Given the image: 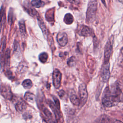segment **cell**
<instances>
[{"mask_svg":"<svg viewBox=\"0 0 123 123\" xmlns=\"http://www.w3.org/2000/svg\"><path fill=\"white\" fill-rule=\"evenodd\" d=\"M53 99H54V101L55 102V106L57 107L58 109H59L60 110V102L58 100V99L56 98V97H53Z\"/></svg>","mask_w":123,"mask_h":123,"instance_id":"30","label":"cell"},{"mask_svg":"<svg viewBox=\"0 0 123 123\" xmlns=\"http://www.w3.org/2000/svg\"><path fill=\"white\" fill-rule=\"evenodd\" d=\"M102 1L103 2V3L105 5V0H102Z\"/></svg>","mask_w":123,"mask_h":123,"instance_id":"34","label":"cell"},{"mask_svg":"<svg viewBox=\"0 0 123 123\" xmlns=\"http://www.w3.org/2000/svg\"><path fill=\"white\" fill-rule=\"evenodd\" d=\"M49 106L53 111V113H54L55 118L57 121H60L62 119V114L60 111V110L57 108V107L55 106V104L52 102L51 101L49 100Z\"/></svg>","mask_w":123,"mask_h":123,"instance_id":"10","label":"cell"},{"mask_svg":"<svg viewBox=\"0 0 123 123\" xmlns=\"http://www.w3.org/2000/svg\"><path fill=\"white\" fill-rule=\"evenodd\" d=\"M112 49V42L111 40H108L105 46L104 54V62H109L110 57L111 56Z\"/></svg>","mask_w":123,"mask_h":123,"instance_id":"8","label":"cell"},{"mask_svg":"<svg viewBox=\"0 0 123 123\" xmlns=\"http://www.w3.org/2000/svg\"><path fill=\"white\" fill-rule=\"evenodd\" d=\"M122 53H123V49H122Z\"/></svg>","mask_w":123,"mask_h":123,"instance_id":"35","label":"cell"},{"mask_svg":"<svg viewBox=\"0 0 123 123\" xmlns=\"http://www.w3.org/2000/svg\"><path fill=\"white\" fill-rule=\"evenodd\" d=\"M45 116V117L46 118V120L49 122V123H56V119L54 120L52 113L46 107H44L42 110Z\"/></svg>","mask_w":123,"mask_h":123,"instance_id":"12","label":"cell"},{"mask_svg":"<svg viewBox=\"0 0 123 123\" xmlns=\"http://www.w3.org/2000/svg\"><path fill=\"white\" fill-rule=\"evenodd\" d=\"M38 58L40 62L44 63L48 60V55L46 52H42L39 54Z\"/></svg>","mask_w":123,"mask_h":123,"instance_id":"25","label":"cell"},{"mask_svg":"<svg viewBox=\"0 0 123 123\" xmlns=\"http://www.w3.org/2000/svg\"><path fill=\"white\" fill-rule=\"evenodd\" d=\"M14 20V12L12 11V9H10L9 10V12L8 13V23L10 25H11Z\"/></svg>","mask_w":123,"mask_h":123,"instance_id":"24","label":"cell"},{"mask_svg":"<svg viewBox=\"0 0 123 123\" xmlns=\"http://www.w3.org/2000/svg\"><path fill=\"white\" fill-rule=\"evenodd\" d=\"M78 93L80 100V105L83 106L86 104L88 98V93L85 84L82 83L80 85L78 88Z\"/></svg>","mask_w":123,"mask_h":123,"instance_id":"4","label":"cell"},{"mask_svg":"<svg viewBox=\"0 0 123 123\" xmlns=\"http://www.w3.org/2000/svg\"><path fill=\"white\" fill-rule=\"evenodd\" d=\"M111 119L110 117L106 115L101 116L98 121V123H110Z\"/></svg>","mask_w":123,"mask_h":123,"instance_id":"23","label":"cell"},{"mask_svg":"<svg viewBox=\"0 0 123 123\" xmlns=\"http://www.w3.org/2000/svg\"><path fill=\"white\" fill-rule=\"evenodd\" d=\"M102 102L103 105L106 107H111L116 105L111 96L110 89L108 86H107L105 88L103 92L102 97Z\"/></svg>","mask_w":123,"mask_h":123,"instance_id":"2","label":"cell"},{"mask_svg":"<svg viewBox=\"0 0 123 123\" xmlns=\"http://www.w3.org/2000/svg\"><path fill=\"white\" fill-rule=\"evenodd\" d=\"M58 94H59V96L60 97V98H62L63 97H64V96L66 95L65 92H64L63 90H60V91L59 92Z\"/></svg>","mask_w":123,"mask_h":123,"instance_id":"31","label":"cell"},{"mask_svg":"<svg viewBox=\"0 0 123 123\" xmlns=\"http://www.w3.org/2000/svg\"><path fill=\"white\" fill-rule=\"evenodd\" d=\"M31 4L33 6L39 8L42 7L44 5V3L41 0H33L31 1Z\"/></svg>","mask_w":123,"mask_h":123,"instance_id":"22","label":"cell"},{"mask_svg":"<svg viewBox=\"0 0 123 123\" xmlns=\"http://www.w3.org/2000/svg\"><path fill=\"white\" fill-rule=\"evenodd\" d=\"M63 21L66 24L70 25L74 22V17L71 13H68L65 15Z\"/></svg>","mask_w":123,"mask_h":123,"instance_id":"18","label":"cell"},{"mask_svg":"<svg viewBox=\"0 0 123 123\" xmlns=\"http://www.w3.org/2000/svg\"><path fill=\"white\" fill-rule=\"evenodd\" d=\"M0 82H1V81H0Z\"/></svg>","mask_w":123,"mask_h":123,"instance_id":"36","label":"cell"},{"mask_svg":"<svg viewBox=\"0 0 123 123\" xmlns=\"http://www.w3.org/2000/svg\"></svg>","mask_w":123,"mask_h":123,"instance_id":"37","label":"cell"},{"mask_svg":"<svg viewBox=\"0 0 123 123\" xmlns=\"http://www.w3.org/2000/svg\"><path fill=\"white\" fill-rule=\"evenodd\" d=\"M37 20L38 24L40 28H41L45 37L46 38H47L49 35V32L46 27L45 24H44L42 18L40 17H39V16H37Z\"/></svg>","mask_w":123,"mask_h":123,"instance_id":"11","label":"cell"},{"mask_svg":"<svg viewBox=\"0 0 123 123\" xmlns=\"http://www.w3.org/2000/svg\"><path fill=\"white\" fill-rule=\"evenodd\" d=\"M15 107L18 111L22 112L26 109L27 105L25 101L23 100H21L16 103Z\"/></svg>","mask_w":123,"mask_h":123,"instance_id":"16","label":"cell"},{"mask_svg":"<svg viewBox=\"0 0 123 123\" xmlns=\"http://www.w3.org/2000/svg\"><path fill=\"white\" fill-rule=\"evenodd\" d=\"M70 100L72 103L75 106H79L80 105V100L79 98L77 96L75 93H72L69 96Z\"/></svg>","mask_w":123,"mask_h":123,"instance_id":"15","label":"cell"},{"mask_svg":"<svg viewBox=\"0 0 123 123\" xmlns=\"http://www.w3.org/2000/svg\"><path fill=\"white\" fill-rule=\"evenodd\" d=\"M97 0H89L86 11V21L88 23H91L94 20L97 10Z\"/></svg>","mask_w":123,"mask_h":123,"instance_id":"1","label":"cell"},{"mask_svg":"<svg viewBox=\"0 0 123 123\" xmlns=\"http://www.w3.org/2000/svg\"><path fill=\"white\" fill-rule=\"evenodd\" d=\"M25 100L28 102L33 103L35 100V96L32 93L29 92H26L24 96Z\"/></svg>","mask_w":123,"mask_h":123,"instance_id":"17","label":"cell"},{"mask_svg":"<svg viewBox=\"0 0 123 123\" xmlns=\"http://www.w3.org/2000/svg\"><path fill=\"white\" fill-rule=\"evenodd\" d=\"M75 58L74 57H72L70 58L67 61V64L70 67H72L75 64Z\"/></svg>","mask_w":123,"mask_h":123,"instance_id":"27","label":"cell"},{"mask_svg":"<svg viewBox=\"0 0 123 123\" xmlns=\"http://www.w3.org/2000/svg\"><path fill=\"white\" fill-rule=\"evenodd\" d=\"M110 91L115 104L123 101V93L118 85H115L112 86L111 89H110Z\"/></svg>","mask_w":123,"mask_h":123,"instance_id":"3","label":"cell"},{"mask_svg":"<svg viewBox=\"0 0 123 123\" xmlns=\"http://www.w3.org/2000/svg\"><path fill=\"white\" fill-rule=\"evenodd\" d=\"M5 75L9 79H12L13 78V76L12 74V72L10 70H7L5 72Z\"/></svg>","mask_w":123,"mask_h":123,"instance_id":"29","label":"cell"},{"mask_svg":"<svg viewBox=\"0 0 123 123\" xmlns=\"http://www.w3.org/2000/svg\"><path fill=\"white\" fill-rule=\"evenodd\" d=\"M101 77L104 82H107L110 76L109 62L103 63L100 72Z\"/></svg>","mask_w":123,"mask_h":123,"instance_id":"7","label":"cell"},{"mask_svg":"<svg viewBox=\"0 0 123 123\" xmlns=\"http://www.w3.org/2000/svg\"><path fill=\"white\" fill-rule=\"evenodd\" d=\"M114 123H123V122H122V121H120V120H116Z\"/></svg>","mask_w":123,"mask_h":123,"instance_id":"33","label":"cell"},{"mask_svg":"<svg viewBox=\"0 0 123 123\" xmlns=\"http://www.w3.org/2000/svg\"><path fill=\"white\" fill-rule=\"evenodd\" d=\"M22 85L25 88L29 89L32 86L33 83H32V82L31 81V80L30 79H27L25 80L23 82Z\"/></svg>","mask_w":123,"mask_h":123,"instance_id":"21","label":"cell"},{"mask_svg":"<svg viewBox=\"0 0 123 123\" xmlns=\"http://www.w3.org/2000/svg\"><path fill=\"white\" fill-rule=\"evenodd\" d=\"M25 10L26 11V12H28V13L29 14H30L31 16H35L37 14V12H36V11L33 9V8H31L30 7L29 8H27L25 9Z\"/></svg>","mask_w":123,"mask_h":123,"instance_id":"28","label":"cell"},{"mask_svg":"<svg viewBox=\"0 0 123 123\" xmlns=\"http://www.w3.org/2000/svg\"><path fill=\"white\" fill-rule=\"evenodd\" d=\"M0 92L2 96L5 99L11 100L12 98L13 95L10 86L7 84H3L0 87Z\"/></svg>","mask_w":123,"mask_h":123,"instance_id":"5","label":"cell"},{"mask_svg":"<svg viewBox=\"0 0 123 123\" xmlns=\"http://www.w3.org/2000/svg\"><path fill=\"white\" fill-rule=\"evenodd\" d=\"M19 29H20V32L21 34L22 35L25 36L26 35V28H25V24L24 21H20L19 23Z\"/></svg>","mask_w":123,"mask_h":123,"instance_id":"20","label":"cell"},{"mask_svg":"<svg viewBox=\"0 0 123 123\" xmlns=\"http://www.w3.org/2000/svg\"><path fill=\"white\" fill-rule=\"evenodd\" d=\"M80 35L84 37H88L92 36L93 33L92 30L90 28L86 26H84L80 30Z\"/></svg>","mask_w":123,"mask_h":123,"instance_id":"13","label":"cell"},{"mask_svg":"<svg viewBox=\"0 0 123 123\" xmlns=\"http://www.w3.org/2000/svg\"><path fill=\"white\" fill-rule=\"evenodd\" d=\"M27 69L28 65L27 63L23 61L19 63L17 67V72L20 74H24L25 72H26Z\"/></svg>","mask_w":123,"mask_h":123,"instance_id":"14","label":"cell"},{"mask_svg":"<svg viewBox=\"0 0 123 123\" xmlns=\"http://www.w3.org/2000/svg\"><path fill=\"white\" fill-rule=\"evenodd\" d=\"M70 3L74 4H78L80 3V0H67Z\"/></svg>","mask_w":123,"mask_h":123,"instance_id":"32","label":"cell"},{"mask_svg":"<svg viewBox=\"0 0 123 123\" xmlns=\"http://www.w3.org/2000/svg\"><path fill=\"white\" fill-rule=\"evenodd\" d=\"M4 8L3 6H1L0 9V33L1 32V28L2 26V20L3 18V16L4 15Z\"/></svg>","mask_w":123,"mask_h":123,"instance_id":"26","label":"cell"},{"mask_svg":"<svg viewBox=\"0 0 123 123\" xmlns=\"http://www.w3.org/2000/svg\"><path fill=\"white\" fill-rule=\"evenodd\" d=\"M53 84L56 88H59L61 84L62 74L59 70L55 69L52 74Z\"/></svg>","mask_w":123,"mask_h":123,"instance_id":"6","label":"cell"},{"mask_svg":"<svg viewBox=\"0 0 123 123\" xmlns=\"http://www.w3.org/2000/svg\"><path fill=\"white\" fill-rule=\"evenodd\" d=\"M57 40L61 46H65L68 42L67 35L63 32H59L57 36Z\"/></svg>","mask_w":123,"mask_h":123,"instance_id":"9","label":"cell"},{"mask_svg":"<svg viewBox=\"0 0 123 123\" xmlns=\"http://www.w3.org/2000/svg\"><path fill=\"white\" fill-rule=\"evenodd\" d=\"M10 62V49H7L5 53V66L8 68Z\"/></svg>","mask_w":123,"mask_h":123,"instance_id":"19","label":"cell"}]
</instances>
